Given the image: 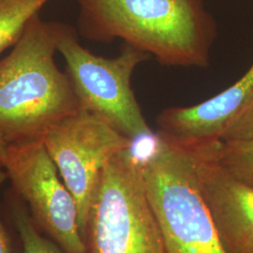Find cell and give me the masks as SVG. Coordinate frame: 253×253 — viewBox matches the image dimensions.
Here are the masks:
<instances>
[{
	"mask_svg": "<svg viewBox=\"0 0 253 253\" xmlns=\"http://www.w3.org/2000/svg\"><path fill=\"white\" fill-rule=\"evenodd\" d=\"M82 35L120 39L162 65L205 68L217 38L205 0H78Z\"/></svg>",
	"mask_w": 253,
	"mask_h": 253,
	"instance_id": "6da1fadb",
	"label": "cell"
},
{
	"mask_svg": "<svg viewBox=\"0 0 253 253\" xmlns=\"http://www.w3.org/2000/svg\"><path fill=\"white\" fill-rule=\"evenodd\" d=\"M56 47L63 56L80 108L103 119L134 142L152 136L131 87L132 74L149 58L148 54L126 43L115 57L94 54L80 44L72 27L61 23Z\"/></svg>",
	"mask_w": 253,
	"mask_h": 253,
	"instance_id": "5b68a950",
	"label": "cell"
},
{
	"mask_svg": "<svg viewBox=\"0 0 253 253\" xmlns=\"http://www.w3.org/2000/svg\"><path fill=\"white\" fill-rule=\"evenodd\" d=\"M9 212L21 242V253H64L38 228L26 204L15 194L9 202Z\"/></svg>",
	"mask_w": 253,
	"mask_h": 253,
	"instance_id": "7c38bea8",
	"label": "cell"
},
{
	"mask_svg": "<svg viewBox=\"0 0 253 253\" xmlns=\"http://www.w3.org/2000/svg\"><path fill=\"white\" fill-rule=\"evenodd\" d=\"M190 148L200 186L229 253H253V188L229 175L203 143Z\"/></svg>",
	"mask_w": 253,
	"mask_h": 253,
	"instance_id": "ba28073f",
	"label": "cell"
},
{
	"mask_svg": "<svg viewBox=\"0 0 253 253\" xmlns=\"http://www.w3.org/2000/svg\"><path fill=\"white\" fill-rule=\"evenodd\" d=\"M84 243L87 253H167L133 147L117 154L101 172Z\"/></svg>",
	"mask_w": 253,
	"mask_h": 253,
	"instance_id": "277c9868",
	"label": "cell"
},
{
	"mask_svg": "<svg viewBox=\"0 0 253 253\" xmlns=\"http://www.w3.org/2000/svg\"><path fill=\"white\" fill-rule=\"evenodd\" d=\"M253 138V95L227 125L220 140Z\"/></svg>",
	"mask_w": 253,
	"mask_h": 253,
	"instance_id": "4fadbf2b",
	"label": "cell"
},
{
	"mask_svg": "<svg viewBox=\"0 0 253 253\" xmlns=\"http://www.w3.org/2000/svg\"><path fill=\"white\" fill-rule=\"evenodd\" d=\"M142 167L146 195L167 253H229L187 145L158 133Z\"/></svg>",
	"mask_w": 253,
	"mask_h": 253,
	"instance_id": "3957f363",
	"label": "cell"
},
{
	"mask_svg": "<svg viewBox=\"0 0 253 253\" xmlns=\"http://www.w3.org/2000/svg\"><path fill=\"white\" fill-rule=\"evenodd\" d=\"M3 168L38 228L64 253H87L77 204L42 138L11 142Z\"/></svg>",
	"mask_w": 253,
	"mask_h": 253,
	"instance_id": "8992f818",
	"label": "cell"
},
{
	"mask_svg": "<svg viewBox=\"0 0 253 253\" xmlns=\"http://www.w3.org/2000/svg\"><path fill=\"white\" fill-rule=\"evenodd\" d=\"M57 22L37 14L0 59V131L9 142L42 138L54 124L80 110L67 73L54 60Z\"/></svg>",
	"mask_w": 253,
	"mask_h": 253,
	"instance_id": "7a4b0ae2",
	"label": "cell"
},
{
	"mask_svg": "<svg viewBox=\"0 0 253 253\" xmlns=\"http://www.w3.org/2000/svg\"><path fill=\"white\" fill-rule=\"evenodd\" d=\"M6 178H8L6 172L0 170V189L6 180ZM0 253H14L9 233L7 232L1 217H0Z\"/></svg>",
	"mask_w": 253,
	"mask_h": 253,
	"instance_id": "5bb4252c",
	"label": "cell"
},
{
	"mask_svg": "<svg viewBox=\"0 0 253 253\" xmlns=\"http://www.w3.org/2000/svg\"><path fill=\"white\" fill-rule=\"evenodd\" d=\"M253 95V63L234 84L192 106L163 110L157 118L158 133L181 143L220 140L227 125Z\"/></svg>",
	"mask_w": 253,
	"mask_h": 253,
	"instance_id": "9c48e42d",
	"label": "cell"
},
{
	"mask_svg": "<svg viewBox=\"0 0 253 253\" xmlns=\"http://www.w3.org/2000/svg\"><path fill=\"white\" fill-rule=\"evenodd\" d=\"M50 0H0V54L13 47Z\"/></svg>",
	"mask_w": 253,
	"mask_h": 253,
	"instance_id": "8fae6325",
	"label": "cell"
},
{
	"mask_svg": "<svg viewBox=\"0 0 253 253\" xmlns=\"http://www.w3.org/2000/svg\"><path fill=\"white\" fill-rule=\"evenodd\" d=\"M9 144L10 142L7 138V136L0 131V167H3V163H4V160H5Z\"/></svg>",
	"mask_w": 253,
	"mask_h": 253,
	"instance_id": "9a60e30c",
	"label": "cell"
},
{
	"mask_svg": "<svg viewBox=\"0 0 253 253\" xmlns=\"http://www.w3.org/2000/svg\"><path fill=\"white\" fill-rule=\"evenodd\" d=\"M201 143L229 175L253 188V138Z\"/></svg>",
	"mask_w": 253,
	"mask_h": 253,
	"instance_id": "30bf717a",
	"label": "cell"
},
{
	"mask_svg": "<svg viewBox=\"0 0 253 253\" xmlns=\"http://www.w3.org/2000/svg\"><path fill=\"white\" fill-rule=\"evenodd\" d=\"M42 140L77 204L84 240L91 201L101 172L117 154L132 148L134 141L83 109L55 122Z\"/></svg>",
	"mask_w": 253,
	"mask_h": 253,
	"instance_id": "52a82bcc",
	"label": "cell"
}]
</instances>
